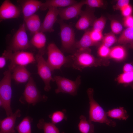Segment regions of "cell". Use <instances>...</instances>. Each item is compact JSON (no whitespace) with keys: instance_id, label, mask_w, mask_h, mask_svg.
Instances as JSON below:
<instances>
[{"instance_id":"obj_1","label":"cell","mask_w":133,"mask_h":133,"mask_svg":"<svg viewBox=\"0 0 133 133\" xmlns=\"http://www.w3.org/2000/svg\"><path fill=\"white\" fill-rule=\"evenodd\" d=\"M68 57L69 61L67 66H70L80 71L85 68L97 66L101 64V60L92 54L89 49L77 50Z\"/></svg>"},{"instance_id":"obj_2","label":"cell","mask_w":133,"mask_h":133,"mask_svg":"<svg viewBox=\"0 0 133 133\" xmlns=\"http://www.w3.org/2000/svg\"><path fill=\"white\" fill-rule=\"evenodd\" d=\"M87 92L89 105L88 120L92 122L104 123L109 126L115 127L116 122L108 118L106 112L94 99L93 89L88 88Z\"/></svg>"},{"instance_id":"obj_3","label":"cell","mask_w":133,"mask_h":133,"mask_svg":"<svg viewBox=\"0 0 133 133\" xmlns=\"http://www.w3.org/2000/svg\"><path fill=\"white\" fill-rule=\"evenodd\" d=\"M11 72L9 70L5 71L0 82V105L4 109L7 116L13 113L11 105L12 93Z\"/></svg>"},{"instance_id":"obj_4","label":"cell","mask_w":133,"mask_h":133,"mask_svg":"<svg viewBox=\"0 0 133 133\" xmlns=\"http://www.w3.org/2000/svg\"><path fill=\"white\" fill-rule=\"evenodd\" d=\"M7 60H10L9 70L11 72L15 67L26 66L34 62L35 57L33 53L24 51H13L11 50H5L2 54Z\"/></svg>"},{"instance_id":"obj_5","label":"cell","mask_w":133,"mask_h":133,"mask_svg":"<svg viewBox=\"0 0 133 133\" xmlns=\"http://www.w3.org/2000/svg\"><path fill=\"white\" fill-rule=\"evenodd\" d=\"M47 62L52 71L60 69L63 66H67L69 61L68 56L66 57L56 45L51 43L47 47Z\"/></svg>"},{"instance_id":"obj_6","label":"cell","mask_w":133,"mask_h":133,"mask_svg":"<svg viewBox=\"0 0 133 133\" xmlns=\"http://www.w3.org/2000/svg\"><path fill=\"white\" fill-rule=\"evenodd\" d=\"M53 78L57 86L55 91L56 93H64L73 96L77 94L81 83V76H78L75 81L58 76H55Z\"/></svg>"},{"instance_id":"obj_7","label":"cell","mask_w":133,"mask_h":133,"mask_svg":"<svg viewBox=\"0 0 133 133\" xmlns=\"http://www.w3.org/2000/svg\"><path fill=\"white\" fill-rule=\"evenodd\" d=\"M62 47L65 51L73 53L76 50L74 30L70 25L59 21Z\"/></svg>"},{"instance_id":"obj_8","label":"cell","mask_w":133,"mask_h":133,"mask_svg":"<svg viewBox=\"0 0 133 133\" xmlns=\"http://www.w3.org/2000/svg\"><path fill=\"white\" fill-rule=\"evenodd\" d=\"M24 100L29 104L34 105L41 101H45L47 97L41 95L40 92L31 77L26 85L23 93Z\"/></svg>"},{"instance_id":"obj_9","label":"cell","mask_w":133,"mask_h":133,"mask_svg":"<svg viewBox=\"0 0 133 133\" xmlns=\"http://www.w3.org/2000/svg\"><path fill=\"white\" fill-rule=\"evenodd\" d=\"M35 58L37 63L38 73L44 83V90L48 92L51 88L50 82L54 81L51 75L52 71L43 57L42 54L38 53L36 55Z\"/></svg>"},{"instance_id":"obj_10","label":"cell","mask_w":133,"mask_h":133,"mask_svg":"<svg viewBox=\"0 0 133 133\" xmlns=\"http://www.w3.org/2000/svg\"><path fill=\"white\" fill-rule=\"evenodd\" d=\"M25 24L23 23L15 34L11 44L13 51H24L30 47Z\"/></svg>"},{"instance_id":"obj_11","label":"cell","mask_w":133,"mask_h":133,"mask_svg":"<svg viewBox=\"0 0 133 133\" xmlns=\"http://www.w3.org/2000/svg\"><path fill=\"white\" fill-rule=\"evenodd\" d=\"M94 10L93 8L88 7L85 10L82 11L80 17L75 27L80 30H86L90 26H92L97 19L94 15Z\"/></svg>"},{"instance_id":"obj_12","label":"cell","mask_w":133,"mask_h":133,"mask_svg":"<svg viewBox=\"0 0 133 133\" xmlns=\"http://www.w3.org/2000/svg\"><path fill=\"white\" fill-rule=\"evenodd\" d=\"M20 14L19 8L9 0H4L0 7V19L3 20L16 18Z\"/></svg>"},{"instance_id":"obj_13","label":"cell","mask_w":133,"mask_h":133,"mask_svg":"<svg viewBox=\"0 0 133 133\" xmlns=\"http://www.w3.org/2000/svg\"><path fill=\"white\" fill-rule=\"evenodd\" d=\"M84 5L83 0L64 8H59L58 9L59 15L62 20H68L76 17L80 15Z\"/></svg>"},{"instance_id":"obj_14","label":"cell","mask_w":133,"mask_h":133,"mask_svg":"<svg viewBox=\"0 0 133 133\" xmlns=\"http://www.w3.org/2000/svg\"><path fill=\"white\" fill-rule=\"evenodd\" d=\"M59 15L58 9L57 8L51 7L48 10L41 24L40 31L43 33H51L54 31L53 26Z\"/></svg>"},{"instance_id":"obj_15","label":"cell","mask_w":133,"mask_h":133,"mask_svg":"<svg viewBox=\"0 0 133 133\" xmlns=\"http://www.w3.org/2000/svg\"><path fill=\"white\" fill-rule=\"evenodd\" d=\"M21 116V111L18 109L11 115L0 120V133H16L15 129L16 120Z\"/></svg>"},{"instance_id":"obj_16","label":"cell","mask_w":133,"mask_h":133,"mask_svg":"<svg viewBox=\"0 0 133 133\" xmlns=\"http://www.w3.org/2000/svg\"><path fill=\"white\" fill-rule=\"evenodd\" d=\"M42 3L41 1L36 0L25 1L22 6L24 19L35 14V13L40 9Z\"/></svg>"},{"instance_id":"obj_17","label":"cell","mask_w":133,"mask_h":133,"mask_svg":"<svg viewBox=\"0 0 133 133\" xmlns=\"http://www.w3.org/2000/svg\"><path fill=\"white\" fill-rule=\"evenodd\" d=\"M11 72H13L12 79L18 83H23L28 82L31 77L30 73L25 66H16Z\"/></svg>"},{"instance_id":"obj_18","label":"cell","mask_w":133,"mask_h":133,"mask_svg":"<svg viewBox=\"0 0 133 133\" xmlns=\"http://www.w3.org/2000/svg\"><path fill=\"white\" fill-rule=\"evenodd\" d=\"M77 2L74 0H48L43 3L40 9L44 11L51 7H66Z\"/></svg>"},{"instance_id":"obj_19","label":"cell","mask_w":133,"mask_h":133,"mask_svg":"<svg viewBox=\"0 0 133 133\" xmlns=\"http://www.w3.org/2000/svg\"><path fill=\"white\" fill-rule=\"evenodd\" d=\"M127 52L123 46L117 45L110 49L109 58L117 62H121L126 58Z\"/></svg>"},{"instance_id":"obj_20","label":"cell","mask_w":133,"mask_h":133,"mask_svg":"<svg viewBox=\"0 0 133 133\" xmlns=\"http://www.w3.org/2000/svg\"><path fill=\"white\" fill-rule=\"evenodd\" d=\"M25 24L31 33L34 34L40 31L41 24L39 16L34 14L25 19Z\"/></svg>"},{"instance_id":"obj_21","label":"cell","mask_w":133,"mask_h":133,"mask_svg":"<svg viewBox=\"0 0 133 133\" xmlns=\"http://www.w3.org/2000/svg\"><path fill=\"white\" fill-rule=\"evenodd\" d=\"M90 30H86L80 39L75 44V49L77 50H85L89 47L97 45L92 40L90 35Z\"/></svg>"},{"instance_id":"obj_22","label":"cell","mask_w":133,"mask_h":133,"mask_svg":"<svg viewBox=\"0 0 133 133\" xmlns=\"http://www.w3.org/2000/svg\"><path fill=\"white\" fill-rule=\"evenodd\" d=\"M108 117L120 120H126L129 115L123 107H119L109 110L106 112Z\"/></svg>"},{"instance_id":"obj_23","label":"cell","mask_w":133,"mask_h":133,"mask_svg":"<svg viewBox=\"0 0 133 133\" xmlns=\"http://www.w3.org/2000/svg\"><path fill=\"white\" fill-rule=\"evenodd\" d=\"M80 119L78 127L81 133H94V126L92 122L83 115L80 116Z\"/></svg>"},{"instance_id":"obj_24","label":"cell","mask_w":133,"mask_h":133,"mask_svg":"<svg viewBox=\"0 0 133 133\" xmlns=\"http://www.w3.org/2000/svg\"><path fill=\"white\" fill-rule=\"evenodd\" d=\"M46 38L44 33L39 31L34 34L31 40V43L35 47L41 50L45 47Z\"/></svg>"},{"instance_id":"obj_25","label":"cell","mask_w":133,"mask_h":133,"mask_svg":"<svg viewBox=\"0 0 133 133\" xmlns=\"http://www.w3.org/2000/svg\"><path fill=\"white\" fill-rule=\"evenodd\" d=\"M37 127L39 129L42 130L44 133H65L64 132H60L55 124L51 122H46L42 118L39 120Z\"/></svg>"},{"instance_id":"obj_26","label":"cell","mask_w":133,"mask_h":133,"mask_svg":"<svg viewBox=\"0 0 133 133\" xmlns=\"http://www.w3.org/2000/svg\"><path fill=\"white\" fill-rule=\"evenodd\" d=\"M118 84L126 87L128 86L133 88V70L127 72H122L119 75L116 79Z\"/></svg>"},{"instance_id":"obj_27","label":"cell","mask_w":133,"mask_h":133,"mask_svg":"<svg viewBox=\"0 0 133 133\" xmlns=\"http://www.w3.org/2000/svg\"><path fill=\"white\" fill-rule=\"evenodd\" d=\"M33 119L29 116L24 117L15 127L18 133H32L31 123Z\"/></svg>"},{"instance_id":"obj_28","label":"cell","mask_w":133,"mask_h":133,"mask_svg":"<svg viewBox=\"0 0 133 133\" xmlns=\"http://www.w3.org/2000/svg\"><path fill=\"white\" fill-rule=\"evenodd\" d=\"M117 41L118 43L123 44L133 42V26L125 29L117 39Z\"/></svg>"},{"instance_id":"obj_29","label":"cell","mask_w":133,"mask_h":133,"mask_svg":"<svg viewBox=\"0 0 133 133\" xmlns=\"http://www.w3.org/2000/svg\"><path fill=\"white\" fill-rule=\"evenodd\" d=\"M66 111L63 109L62 111H57L54 112L49 116L51 122L55 124L63 120H66L67 117L65 113Z\"/></svg>"},{"instance_id":"obj_30","label":"cell","mask_w":133,"mask_h":133,"mask_svg":"<svg viewBox=\"0 0 133 133\" xmlns=\"http://www.w3.org/2000/svg\"><path fill=\"white\" fill-rule=\"evenodd\" d=\"M117 41V39L114 33L112 32L106 34L101 41L102 44L110 47Z\"/></svg>"},{"instance_id":"obj_31","label":"cell","mask_w":133,"mask_h":133,"mask_svg":"<svg viewBox=\"0 0 133 133\" xmlns=\"http://www.w3.org/2000/svg\"><path fill=\"white\" fill-rule=\"evenodd\" d=\"M106 22V18L103 16H101L99 18H97L92 25V29L102 32Z\"/></svg>"},{"instance_id":"obj_32","label":"cell","mask_w":133,"mask_h":133,"mask_svg":"<svg viewBox=\"0 0 133 133\" xmlns=\"http://www.w3.org/2000/svg\"><path fill=\"white\" fill-rule=\"evenodd\" d=\"M110 27L112 32L114 34L120 33L123 29V26L120 23L115 19H113L111 20Z\"/></svg>"},{"instance_id":"obj_33","label":"cell","mask_w":133,"mask_h":133,"mask_svg":"<svg viewBox=\"0 0 133 133\" xmlns=\"http://www.w3.org/2000/svg\"><path fill=\"white\" fill-rule=\"evenodd\" d=\"M84 2L85 5L91 8H102L105 6L104 1L102 0H86Z\"/></svg>"},{"instance_id":"obj_34","label":"cell","mask_w":133,"mask_h":133,"mask_svg":"<svg viewBox=\"0 0 133 133\" xmlns=\"http://www.w3.org/2000/svg\"><path fill=\"white\" fill-rule=\"evenodd\" d=\"M90 35L92 41L97 45L102 41L103 37L102 32L92 29L90 31Z\"/></svg>"},{"instance_id":"obj_35","label":"cell","mask_w":133,"mask_h":133,"mask_svg":"<svg viewBox=\"0 0 133 133\" xmlns=\"http://www.w3.org/2000/svg\"><path fill=\"white\" fill-rule=\"evenodd\" d=\"M110 50V48L101 44L98 48V55L99 56L102 58L109 57Z\"/></svg>"},{"instance_id":"obj_36","label":"cell","mask_w":133,"mask_h":133,"mask_svg":"<svg viewBox=\"0 0 133 133\" xmlns=\"http://www.w3.org/2000/svg\"><path fill=\"white\" fill-rule=\"evenodd\" d=\"M120 10L122 16L125 17L132 15L133 9L132 6L129 4L123 7Z\"/></svg>"},{"instance_id":"obj_37","label":"cell","mask_w":133,"mask_h":133,"mask_svg":"<svg viewBox=\"0 0 133 133\" xmlns=\"http://www.w3.org/2000/svg\"><path fill=\"white\" fill-rule=\"evenodd\" d=\"M130 0H118L116 4L114 5L113 8L115 10H120L125 6L129 4Z\"/></svg>"},{"instance_id":"obj_38","label":"cell","mask_w":133,"mask_h":133,"mask_svg":"<svg viewBox=\"0 0 133 133\" xmlns=\"http://www.w3.org/2000/svg\"><path fill=\"white\" fill-rule=\"evenodd\" d=\"M124 26L128 28L133 26V16L131 15L129 16L124 17L123 20Z\"/></svg>"},{"instance_id":"obj_39","label":"cell","mask_w":133,"mask_h":133,"mask_svg":"<svg viewBox=\"0 0 133 133\" xmlns=\"http://www.w3.org/2000/svg\"><path fill=\"white\" fill-rule=\"evenodd\" d=\"M133 70V64L126 63L123 66L122 68L123 72H127Z\"/></svg>"},{"instance_id":"obj_40","label":"cell","mask_w":133,"mask_h":133,"mask_svg":"<svg viewBox=\"0 0 133 133\" xmlns=\"http://www.w3.org/2000/svg\"><path fill=\"white\" fill-rule=\"evenodd\" d=\"M7 60L6 58L2 55L0 57V68L2 69L5 66L6 63V60Z\"/></svg>"},{"instance_id":"obj_41","label":"cell","mask_w":133,"mask_h":133,"mask_svg":"<svg viewBox=\"0 0 133 133\" xmlns=\"http://www.w3.org/2000/svg\"><path fill=\"white\" fill-rule=\"evenodd\" d=\"M129 47L130 48L133 49V42L129 44Z\"/></svg>"},{"instance_id":"obj_42","label":"cell","mask_w":133,"mask_h":133,"mask_svg":"<svg viewBox=\"0 0 133 133\" xmlns=\"http://www.w3.org/2000/svg\"><path fill=\"white\" fill-rule=\"evenodd\" d=\"M132 133H133V132H132Z\"/></svg>"}]
</instances>
